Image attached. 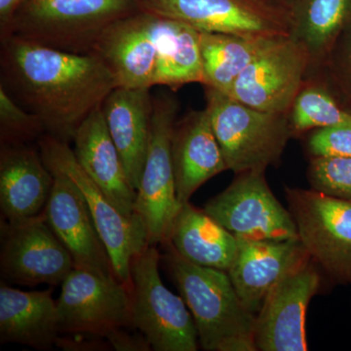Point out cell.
<instances>
[{
	"mask_svg": "<svg viewBox=\"0 0 351 351\" xmlns=\"http://www.w3.org/2000/svg\"><path fill=\"white\" fill-rule=\"evenodd\" d=\"M1 85L43 122L45 134L73 142L90 113L117 87L94 54L47 47L15 36L1 38Z\"/></svg>",
	"mask_w": 351,
	"mask_h": 351,
	"instance_id": "1",
	"label": "cell"
},
{
	"mask_svg": "<svg viewBox=\"0 0 351 351\" xmlns=\"http://www.w3.org/2000/svg\"><path fill=\"white\" fill-rule=\"evenodd\" d=\"M165 263L189 307L199 346L207 351H257L255 314L240 299L225 270L189 262L168 242Z\"/></svg>",
	"mask_w": 351,
	"mask_h": 351,
	"instance_id": "2",
	"label": "cell"
},
{
	"mask_svg": "<svg viewBox=\"0 0 351 351\" xmlns=\"http://www.w3.org/2000/svg\"><path fill=\"white\" fill-rule=\"evenodd\" d=\"M141 10L138 0H25L0 38L90 54L107 27Z\"/></svg>",
	"mask_w": 351,
	"mask_h": 351,
	"instance_id": "3",
	"label": "cell"
},
{
	"mask_svg": "<svg viewBox=\"0 0 351 351\" xmlns=\"http://www.w3.org/2000/svg\"><path fill=\"white\" fill-rule=\"evenodd\" d=\"M206 110L228 170L265 171L280 160L293 137L289 113L263 112L205 87Z\"/></svg>",
	"mask_w": 351,
	"mask_h": 351,
	"instance_id": "4",
	"label": "cell"
},
{
	"mask_svg": "<svg viewBox=\"0 0 351 351\" xmlns=\"http://www.w3.org/2000/svg\"><path fill=\"white\" fill-rule=\"evenodd\" d=\"M161 256L147 246L131 267V309L134 328L149 341L152 350L196 351L197 329L181 295L166 288L159 274Z\"/></svg>",
	"mask_w": 351,
	"mask_h": 351,
	"instance_id": "5",
	"label": "cell"
},
{
	"mask_svg": "<svg viewBox=\"0 0 351 351\" xmlns=\"http://www.w3.org/2000/svg\"><path fill=\"white\" fill-rule=\"evenodd\" d=\"M38 144L48 169L64 173L82 191L112 258L115 276L130 289L132 262L136 256L149 246L144 221L138 215L129 219L120 213L112 201L83 170L68 143L61 142L48 134H44L38 141Z\"/></svg>",
	"mask_w": 351,
	"mask_h": 351,
	"instance_id": "6",
	"label": "cell"
},
{
	"mask_svg": "<svg viewBox=\"0 0 351 351\" xmlns=\"http://www.w3.org/2000/svg\"><path fill=\"white\" fill-rule=\"evenodd\" d=\"M289 211L311 261L339 285H351V201L285 186Z\"/></svg>",
	"mask_w": 351,
	"mask_h": 351,
	"instance_id": "7",
	"label": "cell"
},
{
	"mask_svg": "<svg viewBox=\"0 0 351 351\" xmlns=\"http://www.w3.org/2000/svg\"><path fill=\"white\" fill-rule=\"evenodd\" d=\"M178 112L179 103L175 96L165 92L154 96L151 137L135 204L152 246L168 241L173 221L182 206L176 191L171 154Z\"/></svg>",
	"mask_w": 351,
	"mask_h": 351,
	"instance_id": "8",
	"label": "cell"
},
{
	"mask_svg": "<svg viewBox=\"0 0 351 351\" xmlns=\"http://www.w3.org/2000/svg\"><path fill=\"white\" fill-rule=\"evenodd\" d=\"M142 10L180 21L198 32L247 38L291 36L290 14L272 0H138Z\"/></svg>",
	"mask_w": 351,
	"mask_h": 351,
	"instance_id": "9",
	"label": "cell"
},
{
	"mask_svg": "<svg viewBox=\"0 0 351 351\" xmlns=\"http://www.w3.org/2000/svg\"><path fill=\"white\" fill-rule=\"evenodd\" d=\"M61 287L57 301L60 336L82 335L106 339L119 328H134L130 289L117 277L75 267Z\"/></svg>",
	"mask_w": 351,
	"mask_h": 351,
	"instance_id": "10",
	"label": "cell"
},
{
	"mask_svg": "<svg viewBox=\"0 0 351 351\" xmlns=\"http://www.w3.org/2000/svg\"><path fill=\"white\" fill-rule=\"evenodd\" d=\"M204 210L237 239H299L294 219L272 193L265 171L237 174L228 188L208 201Z\"/></svg>",
	"mask_w": 351,
	"mask_h": 351,
	"instance_id": "11",
	"label": "cell"
},
{
	"mask_svg": "<svg viewBox=\"0 0 351 351\" xmlns=\"http://www.w3.org/2000/svg\"><path fill=\"white\" fill-rule=\"evenodd\" d=\"M75 267L43 214L19 223L2 219L0 271L6 282L61 286Z\"/></svg>",
	"mask_w": 351,
	"mask_h": 351,
	"instance_id": "12",
	"label": "cell"
},
{
	"mask_svg": "<svg viewBox=\"0 0 351 351\" xmlns=\"http://www.w3.org/2000/svg\"><path fill=\"white\" fill-rule=\"evenodd\" d=\"M309 71L306 47L291 36L280 38L245 69L228 95L256 110L289 113Z\"/></svg>",
	"mask_w": 351,
	"mask_h": 351,
	"instance_id": "13",
	"label": "cell"
},
{
	"mask_svg": "<svg viewBox=\"0 0 351 351\" xmlns=\"http://www.w3.org/2000/svg\"><path fill=\"white\" fill-rule=\"evenodd\" d=\"M321 286L318 267L308 260L276 284L255 316L257 351H306V313Z\"/></svg>",
	"mask_w": 351,
	"mask_h": 351,
	"instance_id": "14",
	"label": "cell"
},
{
	"mask_svg": "<svg viewBox=\"0 0 351 351\" xmlns=\"http://www.w3.org/2000/svg\"><path fill=\"white\" fill-rule=\"evenodd\" d=\"M158 53V16L145 10L110 25L91 51L123 88L156 86Z\"/></svg>",
	"mask_w": 351,
	"mask_h": 351,
	"instance_id": "15",
	"label": "cell"
},
{
	"mask_svg": "<svg viewBox=\"0 0 351 351\" xmlns=\"http://www.w3.org/2000/svg\"><path fill=\"white\" fill-rule=\"evenodd\" d=\"M50 171L54 175V184L43 212L48 225L68 249L76 269L117 277L82 191L64 173Z\"/></svg>",
	"mask_w": 351,
	"mask_h": 351,
	"instance_id": "16",
	"label": "cell"
},
{
	"mask_svg": "<svg viewBox=\"0 0 351 351\" xmlns=\"http://www.w3.org/2000/svg\"><path fill=\"white\" fill-rule=\"evenodd\" d=\"M237 240V257L228 274L244 306L256 315L270 289L311 257L300 239Z\"/></svg>",
	"mask_w": 351,
	"mask_h": 351,
	"instance_id": "17",
	"label": "cell"
},
{
	"mask_svg": "<svg viewBox=\"0 0 351 351\" xmlns=\"http://www.w3.org/2000/svg\"><path fill=\"white\" fill-rule=\"evenodd\" d=\"M54 184V175L40 152L27 145H1L0 209L8 223L43 214Z\"/></svg>",
	"mask_w": 351,
	"mask_h": 351,
	"instance_id": "18",
	"label": "cell"
},
{
	"mask_svg": "<svg viewBox=\"0 0 351 351\" xmlns=\"http://www.w3.org/2000/svg\"><path fill=\"white\" fill-rule=\"evenodd\" d=\"M171 154L181 204L189 202L205 182L228 170L206 108L189 112L176 122Z\"/></svg>",
	"mask_w": 351,
	"mask_h": 351,
	"instance_id": "19",
	"label": "cell"
},
{
	"mask_svg": "<svg viewBox=\"0 0 351 351\" xmlns=\"http://www.w3.org/2000/svg\"><path fill=\"white\" fill-rule=\"evenodd\" d=\"M78 163L127 218L137 216V191L131 186L117 145L108 132L101 106L83 121L73 138Z\"/></svg>",
	"mask_w": 351,
	"mask_h": 351,
	"instance_id": "20",
	"label": "cell"
},
{
	"mask_svg": "<svg viewBox=\"0 0 351 351\" xmlns=\"http://www.w3.org/2000/svg\"><path fill=\"white\" fill-rule=\"evenodd\" d=\"M101 110L129 182L137 191L151 137V88L117 87L104 101Z\"/></svg>",
	"mask_w": 351,
	"mask_h": 351,
	"instance_id": "21",
	"label": "cell"
},
{
	"mask_svg": "<svg viewBox=\"0 0 351 351\" xmlns=\"http://www.w3.org/2000/svg\"><path fill=\"white\" fill-rule=\"evenodd\" d=\"M57 302L52 291H27L0 287V341L20 343L38 350L57 345Z\"/></svg>",
	"mask_w": 351,
	"mask_h": 351,
	"instance_id": "22",
	"label": "cell"
},
{
	"mask_svg": "<svg viewBox=\"0 0 351 351\" xmlns=\"http://www.w3.org/2000/svg\"><path fill=\"white\" fill-rule=\"evenodd\" d=\"M167 242L189 262L225 271L232 267L239 248L234 234L191 202L180 208Z\"/></svg>",
	"mask_w": 351,
	"mask_h": 351,
	"instance_id": "23",
	"label": "cell"
},
{
	"mask_svg": "<svg viewBox=\"0 0 351 351\" xmlns=\"http://www.w3.org/2000/svg\"><path fill=\"white\" fill-rule=\"evenodd\" d=\"M287 9L291 38L306 47L311 71H319L351 23V0H289Z\"/></svg>",
	"mask_w": 351,
	"mask_h": 351,
	"instance_id": "24",
	"label": "cell"
},
{
	"mask_svg": "<svg viewBox=\"0 0 351 351\" xmlns=\"http://www.w3.org/2000/svg\"><path fill=\"white\" fill-rule=\"evenodd\" d=\"M278 38L199 32L203 85L228 94L245 69Z\"/></svg>",
	"mask_w": 351,
	"mask_h": 351,
	"instance_id": "25",
	"label": "cell"
},
{
	"mask_svg": "<svg viewBox=\"0 0 351 351\" xmlns=\"http://www.w3.org/2000/svg\"><path fill=\"white\" fill-rule=\"evenodd\" d=\"M159 53L156 86L173 91L191 83H204L199 32L169 18L158 16Z\"/></svg>",
	"mask_w": 351,
	"mask_h": 351,
	"instance_id": "26",
	"label": "cell"
},
{
	"mask_svg": "<svg viewBox=\"0 0 351 351\" xmlns=\"http://www.w3.org/2000/svg\"><path fill=\"white\" fill-rule=\"evenodd\" d=\"M293 137L323 127L351 128V113L339 107L319 78L306 80L289 112Z\"/></svg>",
	"mask_w": 351,
	"mask_h": 351,
	"instance_id": "27",
	"label": "cell"
},
{
	"mask_svg": "<svg viewBox=\"0 0 351 351\" xmlns=\"http://www.w3.org/2000/svg\"><path fill=\"white\" fill-rule=\"evenodd\" d=\"M45 134L43 122L21 107L0 85V141L1 145H27Z\"/></svg>",
	"mask_w": 351,
	"mask_h": 351,
	"instance_id": "28",
	"label": "cell"
},
{
	"mask_svg": "<svg viewBox=\"0 0 351 351\" xmlns=\"http://www.w3.org/2000/svg\"><path fill=\"white\" fill-rule=\"evenodd\" d=\"M306 177L311 189L351 201V158L311 157Z\"/></svg>",
	"mask_w": 351,
	"mask_h": 351,
	"instance_id": "29",
	"label": "cell"
},
{
	"mask_svg": "<svg viewBox=\"0 0 351 351\" xmlns=\"http://www.w3.org/2000/svg\"><path fill=\"white\" fill-rule=\"evenodd\" d=\"M311 157L351 158V128L346 126L314 129L306 140Z\"/></svg>",
	"mask_w": 351,
	"mask_h": 351,
	"instance_id": "30",
	"label": "cell"
},
{
	"mask_svg": "<svg viewBox=\"0 0 351 351\" xmlns=\"http://www.w3.org/2000/svg\"><path fill=\"white\" fill-rule=\"evenodd\" d=\"M129 328H119L110 332L106 339L113 350L117 351H147L152 350L149 341L140 331H129Z\"/></svg>",
	"mask_w": 351,
	"mask_h": 351,
	"instance_id": "31",
	"label": "cell"
},
{
	"mask_svg": "<svg viewBox=\"0 0 351 351\" xmlns=\"http://www.w3.org/2000/svg\"><path fill=\"white\" fill-rule=\"evenodd\" d=\"M25 0H0V36L8 31L14 16Z\"/></svg>",
	"mask_w": 351,
	"mask_h": 351,
	"instance_id": "32",
	"label": "cell"
},
{
	"mask_svg": "<svg viewBox=\"0 0 351 351\" xmlns=\"http://www.w3.org/2000/svg\"><path fill=\"white\" fill-rule=\"evenodd\" d=\"M346 73H348V77L351 80V38L350 43H348V52H346Z\"/></svg>",
	"mask_w": 351,
	"mask_h": 351,
	"instance_id": "33",
	"label": "cell"
},
{
	"mask_svg": "<svg viewBox=\"0 0 351 351\" xmlns=\"http://www.w3.org/2000/svg\"><path fill=\"white\" fill-rule=\"evenodd\" d=\"M272 1L276 2V3L280 4V5L285 6L286 8H287L289 0H272Z\"/></svg>",
	"mask_w": 351,
	"mask_h": 351,
	"instance_id": "34",
	"label": "cell"
}]
</instances>
